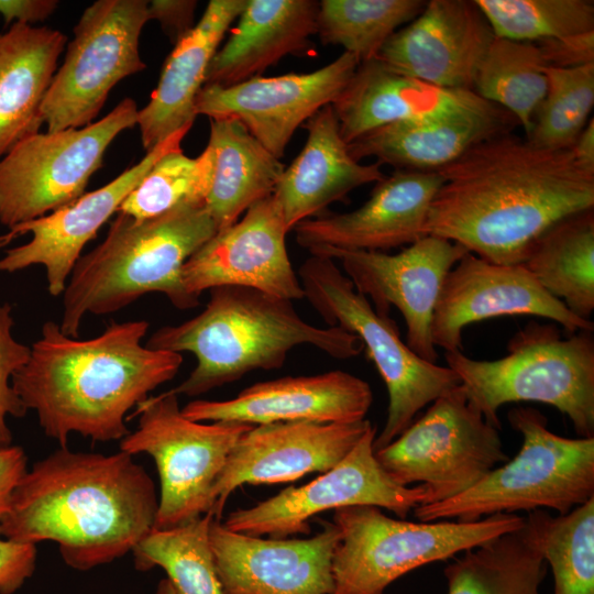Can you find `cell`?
<instances>
[{
  "mask_svg": "<svg viewBox=\"0 0 594 594\" xmlns=\"http://www.w3.org/2000/svg\"><path fill=\"white\" fill-rule=\"evenodd\" d=\"M444 179L425 235L447 239L498 264H522L559 220L594 208V173L570 150L530 145L512 131L483 140L438 169Z\"/></svg>",
  "mask_w": 594,
  "mask_h": 594,
  "instance_id": "6da1fadb",
  "label": "cell"
},
{
  "mask_svg": "<svg viewBox=\"0 0 594 594\" xmlns=\"http://www.w3.org/2000/svg\"><path fill=\"white\" fill-rule=\"evenodd\" d=\"M155 485L131 454L61 447L15 486L0 532L18 542L54 541L64 562L88 571L132 552L154 528Z\"/></svg>",
  "mask_w": 594,
  "mask_h": 594,
  "instance_id": "7a4b0ae2",
  "label": "cell"
},
{
  "mask_svg": "<svg viewBox=\"0 0 594 594\" xmlns=\"http://www.w3.org/2000/svg\"><path fill=\"white\" fill-rule=\"evenodd\" d=\"M146 320L112 321L97 337L66 336L58 322L43 323L12 386L44 433L67 447L72 433L94 441L123 439L131 409L177 374L179 353L143 344Z\"/></svg>",
  "mask_w": 594,
  "mask_h": 594,
  "instance_id": "3957f363",
  "label": "cell"
},
{
  "mask_svg": "<svg viewBox=\"0 0 594 594\" xmlns=\"http://www.w3.org/2000/svg\"><path fill=\"white\" fill-rule=\"evenodd\" d=\"M209 292L200 314L157 329L145 343L196 358L194 370L170 389L177 396H198L252 371L279 369L298 345L315 346L338 360L354 358L363 350L354 334L304 320L290 300L240 286Z\"/></svg>",
  "mask_w": 594,
  "mask_h": 594,
  "instance_id": "277c9868",
  "label": "cell"
},
{
  "mask_svg": "<svg viewBox=\"0 0 594 594\" xmlns=\"http://www.w3.org/2000/svg\"><path fill=\"white\" fill-rule=\"evenodd\" d=\"M116 215L105 240L79 257L62 294L59 327L68 337H79L88 314H113L150 293L163 294L178 309L199 305L182 274L217 232L206 205H183L145 220Z\"/></svg>",
  "mask_w": 594,
  "mask_h": 594,
  "instance_id": "5b68a950",
  "label": "cell"
},
{
  "mask_svg": "<svg viewBox=\"0 0 594 594\" xmlns=\"http://www.w3.org/2000/svg\"><path fill=\"white\" fill-rule=\"evenodd\" d=\"M592 331L562 338L553 322L531 321L517 331L501 359L474 360L446 352L469 403L501 430L498 409L517 402L556 407L580 438H594V340Z\"/></svg>",
  "mask_w": 594,
  "mask_h": 594,
  "instance_id": "8992f818",
  "label": "cell"
},
{
  "mask_svg": "<svg viewBox=\"0 0 594 594\" xmlns=\"http://www.w3.org/2000/svg\"><path fill=\"white\" fill-rule=\"evenodd\" d=\"M507 417L522 436L519 452L463 493L414 508L419 521L472 522L547 508L565 515L594 498V438L561 437L531 407L513 408Z\"/></svg>",
  "mask_w": 594,
  "mask_h": 594,
  "instance_id": "52a82bcc",
  "label": "cell"
},
{
  "mask_svg": "<svg viewBox=\"0 0 594 594\" xmlns=\"http://www.w3.org/2000/svg\"><path fill=\"white\" fill-rule=\"evenodd\" d=\"M339 541L332 558V594H386L408 572L476 548L524 526L525 517L495 514L477 521H408L372 505L334 509Z\"/></svg>",
  "mask_w": 594,
  "mask_h": 594,
  "instance_id": "ba28073f",
  "label": "cell"
},
{
  "mask_svg": "<svg viewBox=\"0 0 594 594\" xmlns=\"http://www.w3.org/2000/svg\"><path fill=\"white\" fill-rule=\"evenodd\" d=\"M298 277L304 298L328 327H339L361 341L386 385L387 416L374 439V452L405 431L426 405L460 385L452 369L426 361L409 349L395 321L376 312L332 258L310 255Z\"/></svg>",
  "mask_w": 594,
  "mask_h": 594,
  "instance_id": "9c48e42d",
  "label": "cell"
},
{
  "mask_svg": "<svg viewBox=\"0 0 594 594\" xmlns=\"http://www.w3.org/2000/svg\"><path fill=\"white\" fill-rule=\"evenodd\" d=\"M136 415L138 427L120 440V451L146 453L156 463L161 490L154 528H175L213 513V485L252 425L188 419L170 389L140 403Z\"/></svg>",
  "mask_w": 594,
  "mask_h": 594,
  "instance_id": "30bf717a",
  "label": "cell"
},
{
  "mask_svg": "<svg viewBox=\"0 0 594 594\" xmlns=\"http://www.w3.org/2000/svg\"><path fill=\"white\" fill-rule=\"evenodd\" d=\"M374 454L398 485H425L426 504L463 493L509 460L499 430L469 403L461 385L435 399L419 419Z\"/></svg>",
  "mask_w": 594,
  "mask_h": 594,
  "instance_id": "8fae6325",
  "label": "cell"
},
{
  "mask_svg": "<svg viewBox=\"0 0 594 594\" xmlns=\"http://www.w3.org/2000/svg\"><path fill=\"white\" fill-rule=\"evenodd\" d=\"M138 112L135 101L125 98L86 127L18 142L0 158V223L12 229L81 197L112 141L136 124Z\"/></svg>",
  "mask_w": 594,
  "mask_h": 594,
  "instance_id": "7c38bea8",
  "label": "cell"
},
{
  "mask_svg": "<svg viewBox=\"0 0 594 594\" xmlns=\"http://www.w3.org/2000/svg\"><path fill=\"white\" fill-rule=\"evenodd\" d=\"M147 8L146 0H98L85 9L41 105L47 132L92 123L111 89L146 68L139 44Z\"/></svg>",
  "mask_w": 594,
  "mask_h": 594,
  "instance_id": "4fadbf2b",
  "label": "cell"
},
{
  "mask_svg": "<svg viewBox=\"0 0 594 594\" xmlns=\"http://www.w3.org/2000/svg\"><path fill=\"white\" fill-rule=\"evenodd\" d=\"M371 426L353 449L332 469L306 485L289 486L250 508L230 513L223 524L231 531L270 538L308 535L309 520L319 513L353 505H372L405 519L428 501L425 485L400 486L378 464Z\"/></svg>",
  "mask_w": 594,
  "mask_h": 594,
  "instance_id": "5bb4252c",
  "label": "cell"
},
{
  "mask_svg": "<svg viewBox=\"0 0 594 594\" xmlns=\"http://www.w3.org/2000/svg\"><path fill=\"white\" fill-rule=\"evenodd\" d=\"M309 253L338 262L376 312L389 316L391 307H396L406 322V344L424 360L436 363L431 322L447 274L468 253L462 245L425 235L396 254L332 248Z\"/></svg>",
  "mask_w": 594,
  "mask_h": 594,
  "instance_id": "9a60e30c",
  "label": "cell"
},
{
  "mask_svg": "<svg viewBox=\"0 0 594 594\" xmlns=\"http://www.w3.org/2000/svg\"><path fill=\"white\" fill-rule=\"evenodd\" d=\"M360 62L343 52L328 65L302 74L254 76L231 86L206 84L196 99V113L233 119L276 158L284 156L295 131L339 97Z\"/></svg>",
  "mask_w": 594,
  "mask_h": 594,
  "instance_id": "2e32d148",
  "label": "cell"
},
{
  "mask_svg": "<svg viewBox=\"0 0 594 594\" xmlns=\"http://www.w3.org/2000/svg\"><path fill=\"white\" fill-rule=\"evenodd\" d=\"M288 232L273 195L256 201L186 261L182 274L186 293L199 300L206 290L240 286L290 301L304 298L286 248Z\"/></svg>",
  "mask_w": 594,
  "mask_h": 594,
  "instance_id": "e0dca14e",
  "label": "cell"
},
{
  "mask_svg": "<svg viewBox=\"0 0 594 594\" xmlns=\"http://www.w3.org/2000/svg\"><path fill=\"white\" fill-rule=\"evenodd\" d=\"M503 316H537L569 333L593 331L551 296L522 264H498L468 252L447 274L431 322L435 346L461 351L466 326Z\"/></svg>",
  "mask_w": 594,
  "mask_h": 594,
  "instance_id": "ac0fdd59",
  "label": "cell"
},
{
  "mask_svg": "<svg viewBox=\"0 0 594 594\" xmlns=\"http://www.w3.org/2000/svg\"><path fill=\"white\" fill-rule=\"evenodd\" d=\"M190 129L191 125H187L174 132L107 185L85 193L62 209L10 229L8 235L11 239L26 233L31 239L6 251L0 257V272L15 273L41 265L45 270L50 295L62 296L86 244L118 212L128 195L161 157L183 150L182 141Z\"/></svg>",
  "mask_w": 594,
  "mask_h": 594,
  "instance_id": "d6986e66",
  "label": "cell"
},
{
  "mask_svg": "<svg viewBox=\"0 0 594 594\" xmlns=\"http://www.w3.org/2000/svg\"><path fill=\"white\" fill-rule=\"evenodd\" d=\"M372 426L308 420L252 426L231 450L212 488L220 520L230 494L244 484H277L336 466Z\"/></svg>",
  "mask_w": 594,
  "mask_h": 594,
  "instance_id": "ffe728a7",
  "label": "cell"
},
{
  "mask_svg": "<svg viewBox=\"0 0 594 594\" xmlns=\"http://www.w3.org/2000/svg\"><path fill=\"white\" fill-rule=\"evenodd\" d=\"M306 539L231 531L220 520L209 540L224 594H332V558L339 541L333 522Z\"/></svg>",
  "mask_w": 594,
  "mask_h": 594,
  "instance_id": "44dd1931",
  "label": "cell"
},
{
  "mask_svg": "<svg viewBox=\"0 0 594 594\" xmlns=\"http://www.w3.org/2000/svg\"><path fill=\"white\" fill-rule=\"evenodd\" d=\"M494 33L474 0H430L375 59L437 87L472 90Z\"/></svg>",
  "mask_w": 594,
  "mask_h": 594,
  "instance_id": "7402d4cb",
  "label": "cell"
},
{
  "mask_svg": "<svg viewBox=\"0 0 594 594\" xmlns=\"http://www.w3.org/2000/svg\"><path fill=\"white\" fill-rule=\"evenodd\" d=\"M443 183L438 170L396 169L375 183L358 209L298 223L295 240L309 252L321 248L383 252L410 245L425 237L430 205Z\"/></svg>",
  "mask_w": 594,
  "mask_h": 594,
  "instance_id": "603a6c76",
  "label": "cell"
},
{
  "mask_svg": "<svg viewBox=\"0 0 594 594\" xmlns=\"http://www.w3.org/2000/svg\"><path fill=\"white\" fill-rule=\"evenodd\" d=\"M373 402L367 382L343 371L256 383L228 400L197 399L182 408L194 421L252 426L308 420L348 424L365 419Z\"/></svg>",
  "mask_w": 594,
  "mask_h": 594,
  "instance_id": "cb8c5ba5",
  "label": "cell"
},
{
  "mask_svg": "<svg viewBox=\"0 0 594 594\" xmlns=\"http://www.w3.org/2000/svg\"><path fill=\"white\" fill-rule=\"evenodd\" d=\"M331 107L346 144L395 122L507 112L473 90L437 87L397 73L377 59L359 64Z\"/></svg>",
  "mask_w": 594,
  "mask_h": 594,
  "instance_id": "d4e9b609",
  "label": "cell"
},
{
  "mask_svg": "<svg viewBox=\"0 0 594 594\" xmlns=\"http://www.w3.org/2000/svg\"><path fill=\"white\" fill-rule=\"evenodd\" d=\"M302 127L307 131L305 145L284 169L273 193L289 231L320 215L330 204L343 200L355 188L385 176L380 163L362 164L353 158L331 105Z\"/></svg>",
  "mask_w": 594,
  "mask_h": 594,
  "instance_id": "484cf974",
  "label": "cell"
},
{
  "mask_svg": "<svg viewBox=\"0 0 594 594\" xmlns=\"http://www.w3.org/2000/svg\"><path fill=\"white\" fill-rule=\"evenodd\" d=\"M245 4L246 0H210L200 20L174 45L148 103L138 112L146 153L179 129L193 127L211 58Z\"/></svg>",
  "mask_w": 594,
  "mask_h": 594,
  "instance_id": "4316f807",
  "label": "cell"
},
{
  "mask_svg": "<svg viewBox=\"0 0 594 594\" xmlns=\"http://www.w3.org/2000/svg\"><path fill=\"white\" fill-rule=\"evenodd\" d=\"M318 9L314 0H246L235 28L211 58L206 84L235 85L286 55L314 53Z\"/></svg>",
  "mask_w": 594,
  "mask_h": 594,
  "instance_id": "83f0119b",
  "label": "cell"
},
{
  "mask_svg": "<svg viewBox=\"0 0 594 594\" xmlns=\"http://www.w3.org/2000/svg\"><path fill=\"white\" fill-rule=\"evenodd\" d=\"M67 43L59 30L14 23L0 32V158L40 132V109Z\"/></svg>",
  "mask_w": 594,
  "mask_h": 594,
  "instance_id": "f1b7e54d",
  "label": "cell"
},
{
  "mask_svg": "<svg viewBox=\"0 0 594 594\" xmlns=\"http://www.w3.org/2000/svg\"><path fill=\"white\" fill-rule=\"evenodd\" d=\"M518 124L504 112L402 121L374 129L348 144L356 161L375 158L396 169L438 170L476 143Z\"/></svg>",
  "mask_w": 594,
  "mask_h": 594,
  "instance_id": "f546056e",
  "label": "cell"
},
{
  "mask_svg": "<svg viewBox=\"0 0 594 594\" xmlns=\"http://www.w3.org/2000/svg\"><path fill=\"white\" fill-rule=\"evenodd\" d=\"M207 145L213 152V174L206 208L220 231L273 195L285 165L238 120L210 119Z\"/></svg>",
  "mask_w": 594,
  "mask_h": 594,
  "instance_id": "4dcf8cb0",
  "label": "cell"
},
{
  "mask_svg": "<svg viewBox=\"0 0 594 594\" xmlns=\"http://www.w3.org/2000/svg\"><path fill=\"white\" fill-rule=\"evenodd\" d=\"M522 265L571 312L590 320L594 310V208L548 228Z\"/></svg>",
  "mask_w": 594,
  "mask_h": 594,
  "instance_id": "1f68e13d",
  "label": "cell"
},
{
  "mask_svg": "<svg viewBox=\"0 0 594 594\" xmlns=\"http://www.w3.org/2000/svg\"><path fill=\"white\" fill-rule=\"evenodd\" d=\"M548 565L531 528L469 549L443 570L447 594H540Z\"/></svg>",
  "mask_w": 594,
  "mask_h": 594,
  "instance_id": "d6a6232c",
  "label": "cell"
},
{
  "mask_svg": "<svg viewBox=\"0 0 594 594\" xmlns=\"http://www.w3.org/2000/svg\"><path fill=\"white\" fill-rule=\"evenodd\" d=\"M546 66L536 43L494 37L476 70L472 90L509 112L526 135L547 94Z\"/></svg>",
  "mask_w": 594,
  "mask_h": 594,
  "instance_id": "836d02e7",
  "label": "cell"
},
{
  "mask_svg": "<svg viewBox=\"0 0 594 594\" xmlns=\"http://www.w3.org/2000/svg\"><path fill=\"white\" fill-rule=\"evenodd\" d=\"M212 512L186 525L153 528L132 550L139 571L161 566L177 594H224L209 540Z\"/></svg>",
  "mask_w": 594,
  "mask_h": 594,
  "instance_id": "e575fe53",
  "label": "cell"
},
{
  "mask_svg": "<svg viewBox=\"0 0 594 594\" xmlns=\"http://www.w3.org/2000/svg\"><path fill=\"white\" fill-rule=\"evenodd\" d=\"M553 575V594H594V498L565 515L525 517Z\"/></svg>",
  "mask_w": 594,
  "mask_h": 594,
  "instance_id": "d590c367",
  "label": "cell"
},
{
  "mask_svg": "<svg viewBox=\"0 0 594 594\" xmlns=\"http://www.w3.org/2000/svg\"><path fill=\"white\" fill-rule=\"evenodd\" d=\"M422 0H322L317 34L324 45H340L360 63L375 59L386 41L424 9Z\"/></svg>",
  "mask_w": 594,
  "mask_h": 594,
  "instance_id": "8d00e7d4",
  "label": "cell"
},
{
  "mask_svg": "<svg viewBox=\"0 0 594 594\" xmlns=\"http://www.w3.org/2000/svg\"><path fill=\"white\" fill-rule=\"evenodd\" d=\"M213 174L209 145L195 158L183 150L161 157L121 204L118 212L145 220L183 205H206Z\"/></svg>",
  "mask_w": 594,
  "mask_h": 594,
  "instance_id": "74e56055",
  "label": "cell"
},
{
  "mask_svg": "<svg viewBox=\"0 0 594 594\" xmlns=\"http://www.w3.org/2000/svg\"><path fill=\"white\" fill-rule=\"evenodd\" d=\"M547 94L525 140L549 151L570 150L590 120L594 106V64L544 67Z\"/></svg>",
  "mask_w": 594,
  "mask_h": 594,
  "instance_id": "f35d334b",
  "label": "cell"
},
{
  "mask_svg": "<svg viewBox=\"0 0 594 594\" xmlns=\"http://www.w3.org/2000/svg\"><path fill=\"white\" fill-rule=\"evenodd\" d=\"M495 37L539 42L594 31L591 0H474Z\"/></svg>",
  "mask_w": 594,
  "mask_h": 594,
  "instance_id": "ab89813d",
  "label": "cell"
},
{
  "mask_svg": "<svg viewBox=\"0 0 594 594\" xmlns=\"http://www.w3.org/2000/svg\"><path fill=\"white\" fill-rule=\"evenodd\" d=\"M12 307L0 301V449L12 446L9 417H23L28 411L12 386L13 375L25 364L30 346L13 334Z\"/></svg>",
  "mask_w": 594,
  "mask_h": 594,
  "instance_id": "60d3db41",
  "label": "cell"
},
{
  "mask_svg": "<svg viewBox=\"0 0 594 594\" xmlns=\"http://www.w3.org/2000/svg\"><path fill=\"white\" fill-rule=\"evenodd\" d=\"M36 546L4 538L0 532V594H14L32 576Z\"/></svg>",
  "mask_w": 594,
  "mask_h": 594,
  "instance_id": "b9f144b4",
  "label": "cell"
},
{
  "mask_svg": "<svg viewBox=\"0 0 594 594\" xmlns=\"http://www.w3.org/2000/svg\"><path fill=\"white\" fill-rule=\"evenodd\" d=\"M536 44L548 67L571 68L594 64V31Z\"/></svg>",
  "mask_w": 594,
  "mask_h": 594,
  "instance_id": "7bdbcfd3",
  "label": "cell"
},
{
  "mask_svg": "<svg viewBox=\"0 0 594 594\" xmlns=\"http://www.w3.org/2000/svg\"><path fill=\"white\" fill-rule=\"evenodd\" d=\"M195 0H153L148 1V18L158 21L163 32L175 45L194 26Z\"/></svg>",
  "mask_w": 594,
  "mask_h": 594,
  "instance_id": "ee69618b",
  "label": "cell"
},
{
  "mask_svg": "<svg viewBox=\"0 0 594 594\" xmlns=\"http://www.w3.org/2000/svg\"><path fill=\"white\" fill-rule=\"evenodd\" d=\"M28 458L20 446L0 449V518L8 509L11 495L28 471Z\"/></svg>",
  "mask_w": 594,
  "mask_h": 594,
  "instance_id": "f6af8a7d",
  "label": "cell"
},
{
  "mask_svg": "<svg viewBox=\"0 0 594 594\" xmlns=\"http://www.w3.org/2000/svg\"><path fill=\"white\" fill-rule=\"evenodd\" d=\"M58 7L57 0H0V19L6 26L33 25L46 20Z\"/></svg>",
  "mask_w": 594,
  "mask_h": 594,
  "instance_id": "bcb514c9",
  "label": "cell"
},
{
  "mask_svg": "<svg viewBox=\"0 0 594 594\" xmlns=\"http://www.w3.org/2000/svg\"><path fill=\"white\" fill-rule=\"evenodd\" d=\"M575 163L583 169L594 173V119L588 122L570 147Z\"/></svg>",
  "mask_w": 594,
  "mask_h": 594,
  "instance_id": "7dc6e473",
  "label": "cell"
},
{
  "mask_svg": "<svg viewBox=\"0 0 594 594\" xmlns=\"http://www.w3.org/2000/svg\"><path fill=\"white\" fill-rule=\"evenodd\" d=\"M155 594H177L170 581L166 578L160 581Z\"/></svg>",
  "mask_w": 594,
  "mask_h": 594,
  "instance_id": "c3c4849f",
  "label": "cell"
},
{
  "mask_svg": "<svg viewBox=\"0 0 594 594\" xmlns=\"http://www.w3.org/2000/svg\"><path fill=\"white\" fill-rule=\"evenodd\" d=\"M11 240H12V239H11L8 234H6V235H3V237H0V246H2V245H4V244L9 243Z\"/></svg>",
  "mask_w": 594,
  "mask_h": 594,
  "instance_id": "681fc988",
  "label": "cell"
}]
</instances>
